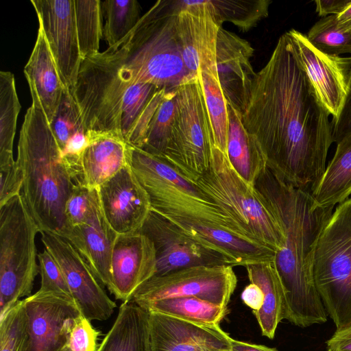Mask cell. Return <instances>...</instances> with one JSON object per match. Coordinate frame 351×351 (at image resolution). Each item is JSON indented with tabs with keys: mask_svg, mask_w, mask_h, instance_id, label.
<instances>
[{
	"mask_svg": "<svg viewBox=\"0 0 351 351\" xmlns=\"http://www.w3.org/2000/svg\"><path fill=\"white\" fill-rule=\"evenodd\" d=\"M329 115L282 34L256 74L241 120L267 166L293 188L311 193L324 173L333 143Z\"/></svg>",
	"mask_w": 351,
	"mask_h": 351,
	"instance_id": "6da1fadb",
	"label": "cell"
},
{
	"mask_svg": "<svg viewBox=\"0 0 351 351\" xmlns=\"http://www.w3.org/2000/svg\"><path fill=\"white\" fill-rule=\"evenodd\" d=\"M156 273V251L145 234H118L111 260V287L117 300L130 301L136 290Z\"/></svg>",
	"mask_w": 351,
	"mask_h": 351,
	"instance_id": "ac0fdd59",
	"label": "cell"
},
{
	"mask_svg": "<svg viewBox=\"0 0 351 351\" xmlns=\"http://www.w3.org/2000/svg\"><path fill=\"white\" fill-rule=\"evenodd\" d=\"M104 217L117 234L138 232L149 213V195L130 164L97 188Z\"/></svg>",
	"mask_w": 351,
	"mask_h": 351,
	"instance_id": "e0dca14e",
	"label": "cell"
},
{
	"mask_svg": "<svg viewBox=\"0 0 351 351\" xmlns=\"http://www.w3.org/2000/svg\"><path fill=\"white\" fill-rule=\"evenodd\" d=\"M23 300L27 334L22 351H63L76 320L82 315L77 304L40 290Z\"/></svg>",
	"mask_w": 351,
	"mask_h": 351,
	"instance_id": "9a60e30c",
	"label": "cell"
},
{
	"mask_svg": "<svg viewBox=\"0 0 351 351\" xmlns=\"http://www.w3.org/2000/svg\"><path fill=\"white\" fill-rule=\"evenodd\" d=\"M14 75L0 72V171L15 165L13 143L21 110Z\"/></svg>",
	"mask_w": 351,
	"mask_h": 351,
	"instance_id": "4dcf8cb0",
	"label": "cell"
},
{
	"mask_svg": "<svg viewBox=\"0 0 351 351\" xmlns=\"http://www.w3.org/2000/svg\"><path fill=\"white\" fill-rule=\"evenodd\" d=\"M326 344L329 351H351V326L343 330H336Z\"/></svg>",
	"mask_w": 351,
	"mask_h": 351,
	"instance_id": "bcb514c9",
	"label": "cell"
},
{
	"mask_svg": "<svg viewBox=\"0 0 351 351\" xmlns=\"http://www.w3.org/2000/svg\"><path fill=\"white\" fill-rule=\"evenodd\" d=\"M317 290L337 330L351 326V198L338 204L316 242Z\"/></svg>",
	"mask_w": 351,
	"mask_h": 351,
	"instance_id": "52a82bcc",
	"label": "cell"
},
{
	"mask_svg": "<svg viewBox=\"0 0 351 351\" xmlns=\"http://www.w3.org/2000/svg\"><path fill=\"white\" fill-rule=\"evenodd\" d=\"M333 143L339 142L351 130V71L343 107L338 117L331 121Z\"/></svg>",
	"mask_w": 351,
	"mask_h": 351,
	"instance_id": "ee69618b",
	"label": "cell"
},
{
	"mask_svg": "<svg viewBox=\"0 0 351 351\" xmlns=\"http://www.w3.org/2000/svg\"><path fill=\"white\" fill-rule=\"evenodd\" d=\"M176 90L167 91L149 124L141 149L161 158L169 142L176 112Z\"/></svg>",
	"mask_w": 351,
	"mask_h": 351,
	"instance_id": "8d00e7d4",
	"label": "cell"
},
{
	"mask_svg": "<svg viewBox=\"0 0 351 351\" xmlns=\"http://www.w3.org/2000/svg\"><path fill=\"white\" fill-rule=\"evenodd\" d=\"M197 81L202 90L215 145L227 155L229 131L228 104L215 75L201 73Z\"/></svg>",
	"mask_w": 351,
	"mask_h": 351,
	"instance_id": "1f68e13d",
	"label": "cell"
},
{
	"mask_svg": "<svg viewBox=\"0 0 351 351\" xmlns=\"http://www.w3.org/2000/svg\"><path fill=\"white\" fill-rule=\"evenodd\" d=\"M351 195V130L337 143L335 153L311 193L314 205L335 207Z\"/></svg>",
	"mask_w": 351,
	"mask_h": 351,
	"instance_id": "83f0119b",
	"label": "cell"
},
{
	"mask_svg": "<svg viewBox=\"0 0 351 351\" xmlns=\"http://www.w3.org/2000/svg\"><path fill=\"white\" fill-rule=\"evenodd\" d=\"M254 49L247 40L222 27L217 41V77L228 104L242 116L250 97L254 72L250 59Z\"/></svg>",
	"mask_w": 351,
	"mask_h": 351,
	"instance_id": "ffe728a7",
	"label": "cell"
},
{
	"mask_svg": "<svg viewBox=\"0 0 351 351\" xmlns=\"http://www.w3.org/2000/svg\"><path fill=\"white\" fill-rule=\"evenodd\" d=\"M117 234L106 223L71 227L65 237L80 253L99 282L111 287V260Z\"/></svg>",
	"mask_w": 351,
	"mask_h": 351,
	"instance_id": "d4e9b609",
	"label": "cell"
},
{
	"mask_svg": "<svg viewBox=\"0 0 351 351\" xmlns=\"http://www.w3.org/2000/svg\"><path fill=\"white\" fill-rule=\"evenodd\" d=\"M40 234L45 248L58 263L82 315L90 322L108 319L116 304L80 253L60 235L47 232H40Z\"/></svg>",
	"mask_w": 351,
	"mask_h": 351,
	"instance_id": "4fadbf2b",
	"label": "cell"
},
{
	"mask_svg": "<svg viewBox=\"0 0 351 351\" xmlns=\"http://www.w3.org/2000/svg\"><path fill=\"white\" fill-rule=\"evenodd\" d=\"M74 2L80 51L84 60L99 53V43L104 34L101 1Z\"/></svg>",
	"mask_w": 351,
	"mask_h": 351,
	"instance_id": "e575fe53",
	"label": "cell"
},
{
	"mask_svg": "<svg viewBox=\"0 0 351 351\" xmlns=\"http://www.w3.org/2000/svg\"><path fill=\"white\" fill-rule=\"evenodd\" d=\"M130 166L149 195L152 210L224 264L241 266L252 259L257 249L254 243L261 244L169 165L130 145Z\"/></svg>",
	"mask_w": 351,
	"mask_h": 351,
	"instance_id": "7a4b0ae2",
	"label": "cell"
},
{
	"mask_svg": "<svg viewBox=\"0 0 351 351\" xmlns=\"http://www.w3.org/2000/svg\"><path fill=\"white\" fill-rule=\"evenodd\" d=\"M138 232L147 235L155 246V276L191 267L224 264L152 209Z\"/></svg>",
	"mask_w": 351,
	"mask_h": 351,
	"instance_id": "d6986e66",
	"label": "cell"
},
{
	"mask_svg": "<svg viewBox=\"0 0 351 351\" xmlns=\"http://www.w3.org/2000/svg\"><path fill=\"white\" fill-rule=\"evenodd\" d=\"M100 332L81 315L75 322L63 351H96Z\"/></svg>",
	"mask_w": 351,
	"mask_h": 351,
	"instance_id": "b9f144b4",
	"label": "cell"
},
{
	"mask_svg": "<svg viewBox=\"0 0 351 351\" xmlns=\"http://www.w3.org/2000/svg\"><path fill=\"white\" fill-rule=\"evenodd\" d=\"M255 186L285 230L284 245L275 257L285 293V319L302 328L326 322V311L314 280L313 256L319 234L335 207L315 206L311 193L287 184L267 166Z\"/></svg>",
	"mask_w": 351,
	"mask_h": 351,
	"instance_id": "3957f363",
	"label": "cell"
},
{
	"mask_svg": "<svg viewBox=\"0 0 351 351\" xmlns=\"http://www.w3.org/2000/svg\"><path fill=\"white\" fill-rule=\"evenodd\" d=\"M245 267L250 282L259 286L264 294L261 308L253 313L262 335L274 339L278 324L285 316V293L275 260Z\"/></svg>",
	"mask_w": 351,
	"mask_h": 351,
	"instance_id": "484cf974",
	"label": "cell"
},
{
	"mask_svg": "<svg viewBox=\"0 0 351 351\" xmlns=\"http://www.w3.org/2000/svg\"><path fill=\"white\" fill-rule=\"evenodd\" d=\"M119 68L108 49L82 61L76 84L71 92L87 132L123 138L121 109L127 87L119 76Z\"/></svg>",
	"mask_w": 351,
	"mask_h": 351,
	"instance_id": "30bf717a",
	"label": "cell"
},
{
	"mask_svg": "<svg viewBox=\"0 0 351 351\" xmlns=\"http://www.w3.org/2000/svg\"><path fill=\"white\" fill-rule=\"evenodd\" d=\"M157 1L117 49L119 76L128 87L149 83L172 91L194 79L184 62L176 34L174 1Z\"/></svg>",
	"mask_w": 351,
	"mask_h": 351,
	"instance_id": "5b68a950",
	"label": "cell"
},
{
	"mask_svg": "<svg viewBox=\"0 0 351 351\" xmlns=\"http://www.w3.org/2000/svg\"><path fill=\"white\" fill-rule=\"evenodd\" d=\"M88 143L81 156L74 184L97 189L130 164V145L122 138L87 132Z\"/></svg>",
	"mask_w": 351,
	"mask_h": 351,
	"instance_id": "7402d4cb",
	"label": "cell"
},
{
	"mask_svg": "<svg viewBox=\"0 0 351 351\" xmlns=\"http://www.w3.org/2000/svg\"><path fill=\"white\" fill-rule=\"evenodd\" d=\"M216 351H231L230 350H216Z\"/></svg>",
	"mask_w": 351,
	"mask_h": 351,
	"instance_id": "f907efd6",
	"label": "cell"
},
{
	"mask_svg": "<svg viewBox=\"0 0 351 351\" xmlns=\"http://www.w3.org/2000/svg\"><path fill=\"white\" fill-rule=\"evenodd\" d=\"M38 261L41 277L39 290L75 302L58 263L45 248L43 252L38 253Z\"/></svg>",
	"mask_w": 351,
	"mask_h": 351,
	"instance_id": "60d3db41",
	"label": "cell"
},
{
	"mask_svg": "<svg viewBox=\"0 0 351 351\" xmlns=\"http://www.w3.org/2000/svg\"><path fill=\"white\" fill-rule=\"evenodd\" d=\"M27 334L24 300L0 317V351H22Z\"/></svg>",
	"mask_w": 351,
	"mask_h": 351,
	"instance_id": "ab89813d",
	"label": "cell"
},
{
	"mask_svg": "<svg viewBox=\"0 0 351 351\" xmlns=\"http://www.w3.org/2000/svg\"><path fill=\"white\" fill-rule=\"evenodd\" d=\"M176 29L185 66L194 79L201 73L217 77L219 28L205 1H174ZM218 78V77H217Z\"/></svg>",
	"mask_w": 351,
	"mask_h": 351,
	"instance_id": "5bb4252c",
	"label": "cell"
},
{
	"mask_svg": "<svg viewBox=\"0 0 351 351\" xmlns=\"http://www.w3.org/2000/svg\"><path fill=\"white\" fill-rule=\"evenodd\" d=\"M214 145L205 100L197 78L176 90L171 137L160 158L191 182L209 169Z\"/></svg>",
	"mask_w": 351,
	"mask_h": 351,
	"instance_id": "9c48e42d",
	"label": "cell"
},
{
	"mask_svg": "<svg viewBox=\"0 0 351 351\" xmlns=\"http://www.w3.org/2000/svg\"><path fill=\"white\" fill-rule=\"evenodd\" d=\"M315 10L319 16L338 15L350 3L351 0H316Z\"/></svg>",
	"mask_w": 351,
	"mask_h": 351,
	"instance_id": "f6af8a7d",
	"label": "cell"
},
{
	"mask_svg": "<svg viewBox=\"0 0 351 351\" xmlns=\"http://www.w3.org/2000/svg\"><path fill=\"white\" fill-rule=\"evenodd\" d=\"M308 40L320 51L335 56L351 54V31L339 27L336 15L321 18L308 30Z\"/></svg>",
	"mask_w": 351,
	"mask_h": 351,
	"instance_id": "74e56055",
	"label": "cell"
},
{
	"mask_svg": "<svg viewBox=\"0 0 351 351\" xmlns=\"http://www.w3.org/2000/svg\"><path fill=\"white\" fill-rule=\"evenodd\" d=\"M283 35L318 100L332 115V120L337 119L347 93L351 57L326 54L315 48L306 35L294 29Z\"/></svg>",
	"mask_w": 351,
	"mask_h": 351,
	"instance_id": "7c38bea8",
	"label": "cell"
},
{
	"mask_svg": "<svg viewBox=\"0 0 351 351\" xmlns=\"http://www.w3.org/2000/svg\"><path fill=\"white\" fill-rule=\"evenodd\" d=\"M140 307L200 326H216L228 313V306L196 297H177L150 302Z\"/></svg>",
	"mask_w": 351,
	"mask_h": 351,
	"instance_id": "f546056e",
	"label": "cell"
},
{
	"mask_svg": "<svg viewBox=\"0 0 351 351\" xmlns=\"http://www.w3.org/2000/svg\"><path fill=\"white\" fill-rule=\"evenodd\" d=\"M150 351L230 350L231 337L219 325L200 326L156 312H149Z\"/></svg>",
	"mask_w": 351,
	"mask_h": 351,
	"instance_id": "44dd1931",
	"label": "cell"
},
{
	"mask_svg": "<svg viewBox=\"0 0 351 351\" xmlns=\"http://www.w3.org/2000/svg\"><path fill=\"white\" fill-rule=\"evenodd\" d=\"M106 23L104 35L108 48L117 49L141 19V7L136 0L101 1Z\"/></svg>",
	"mask_w": 351,
	"mask_h": 351,
	"instance_id": "836d02e7",
	"label": "cell"
},
{
	"mask_svg": "<svg viewBox=\"0 0 351 351\" xmlns=\"http://www.w3.org/2000/svg\"><path fill=\"white\" fill-rule=\"evenodd\" d=\"M49 125L62 151L72 137L81 132H87L79 106L69 88H64L57 112Z\"/></svg>",
	"mask_w": 351,
	"mask_h": 351,
	"instance_id": "f35d334b",
	"label": "cell"
},
{
	"mask_svg": "<svg viewBox=\"0 0 351 351\" xmlns=\"http://www.w3.org/2000/svg\"><path fill=\"white\" fill-rule=\"evenodd\" d=\"M241 300L253 311H256L263 304L264 294L259 286L250 282L241 293Z\"/></svg>",
	"mask_w": 351,
	"mask_h": 351,
	"instance_id": "7dc6e473",
	"label": "cell"
},
{
	"mask_svg": "<svg viewBox=\"0 0 351 351\" xmlns=\"http://www.w3.org/2000/svg\"><path fill=\"white\" fill-rule=\"evenodd\" d=\"M24 74L29 86L32 104L43 111L50 124L65 86L40 25L34 47L24 68Z\"/></svg>",
	"mask_w": 351,
	"mask_h": 351,
	"instance_id": "603a6c76",
	"label": "cell"
},
{
	"mask_svg": "<svg viewBox=\"0 0 351 351\" xmlns=\"http://www.w3.org/2000/svg\"><path fill=\"white\" fill-rule=\"evenodd\" d=\"M191 183L217 203L252 239L276 253L282 249L285 234L278 215L216 145L209 169Z\"/></svg>",
	"mask_w": 351,
	"mask_h": 351,
	"instance_id": "8992f818",
	"label": "cell"
},
{
	"mask_svg": "<svg viewBox=\"0 0 351 351\" xmlns=\"http://www.w3.org/2000/svg\"><path fill=\"white\" fill-rule=\"evenodd\" d=\"M16 162L22 195L41 232L64 238L71 227L65 205L75 184L43 111L32 104L20 131Z\"/></svg>",
	"mask_w": 351,
	"mask_h": 351,
	"instance_id": "277c9868",
	"label": "cell"
},
{
	"mask_svg": "<svg viewBox=\"0 0 351 351\" xmlns=\"http://www.w3.org/2000/svg\"><path fill=\"white\" fill-rule=\"evenodd\" d=\"M0 206L21 193L23 175L16 161L10 168L0 171Z\"/></svg>",
	"mask_w": 351,
	"mask_h": 351,
	"instance_id": "7bdbcfd3",
	"label": "cell"
},
{
	"mask_svg": "<svg viewBox=\"0 0 351 351\" xmlns=\"http://www.w3.org/2000/svg\"><path fill=\"white\" fill-rule=\"evenodd\" d=\"M65 87L76 84L82 61L74 0H31Z\"/></svg>",
	"mask_w": 351,
	"mask_h": 351,
	"instance_id": "2e32d148",
	"label": "cell"
},
{
	"mask_svg": "<svg viewBox=\"0 0 351 351\" xmlns=\"http://www.w3.org/2000/svg\"><path fill=\"white\" fill-rule=\"evenodd\" d=\"M339 27L344 31H351V3L339 14L336 15Z\"/></svg>",
	"mask_w": 351,
	"mask_h": 351,
	"instance_id": "681fc988",
	"label": "cell"
},
{
	"mask_svg": "<svg viewBox=\"0 0 351 351\" xmlns=\"http://www.w3.org/2000/svg\"><path fill=\"white\" fill-rule=\"evenodd\" d=\"M228 158L239 176L255 186L261 170L267 165L266 159L256 138L245 130L241 114L228 104Z\"/></svg>",
	"mask_w": 351,
	"mask_h": 351,
	"instance_id": "f1b7e54d",
	"label": "cell"
},
{
	"mask_svg": "<svg viewBox=\"0 0 351 351\" xmlns=\"http://www.w3.org/2000/svg\"><path fill=\"white\" fill-rule=\"evenodd\" d=\"M237 285V278L231 265L191 267L153 276L136 290L131 300L140 306L167 298L196 297L228 306Z\"/></svg>",
	"mask_w": 351,
	"mask_h": 351,
	"instance_id": "8fae6325",
	"label": "cell"
},
{
	"mask_svg": "<svg viewBox=\"0 0 351 351\" xmlns=\"http://www.w3.org/2000/svg\"><path fill=\"white\" fill-rule=\"evenodd\" d=\"M231 351H278L274 348H269L262 345L250 343L244 341L230 339Z\"/></svg>",
	"mask_w": 351,
	"mask_h": 351,
	"instance_id": "c3c4849f",
	"label": "cell"
},
{
	"mask_svg": "<svg viewBox=\"0 0 351 351\" xmlns=\"http://www.w3.org/2000/svg\"><path fill=\"white\" fill-rule=\"evenodd\" d=\"M40 232L21 193L0 206V317L31 295L39 273L36 237Z\"/></svg>",
	"mask_w": 351,
	"mask_h": 351,
	"instance_id": "ba28073f",
	"label": "cell"
},
{
	"mask_svg": "<svg viewBox=\"0 0 351 351\" xmlns=\"http://www.w3.org/2000/svg\"><path fill=\"white\" fill-rule=\"evenodd\" d=\"M328 351H329V350H328Z\"/></svg>",
	"mask_w": 351,
	"mask_h": 351,
	"instance_id": "816d5d0a",
	"label": "cell"
},
{
	"mask_svg": "<svg viewBox=\"0 0 351 351\" xmlns=\"http://www.w3.org/2000/svg\"><path fill=\"white\" fill-rule=\"evenodd\" d=\"M65 217L70 227L108 223L101 209L97 189L83 185L75 184L73 186L65 205Z\"/></svg>",
	"mask_w": 351,
	"mask_h": 351,
	"instance_id": "d590c367",
	"label": "cell"
},
{
	"mask_svg": "<svg viewBox=\"0 0 351 351\" xmlns=\"http://www.w3.org/2000/svg\"><path fill=\"white\" fill-rule=\"evenodd\" d=\"M167 90L149 83L130 84L123 95L120 128L124 141L141 149L151 121Z\"/></svg>",
	"mask_w": 351,
	"mask_h": 351,
	"instance_id": "cb8c5ba5",
	"label": "cell"
},
{
	"mask_svg": "<svg viewBox=\"0 0 351 351\" xmlns=\"http://www.w3.org/2000/svg\"><path fill=\"white\" fill-rule=\"evenodd\" d=\"M211 15L220 26L230 22L243 32L254 27L269 12V0H207Z\"/></svg>",
	"mask_w": 351,
	"mask_h": 351,
	"instance_id": "d6a6232c",
	"label": "cell"
},
{
	"mask_svg": "<svg viewBox=\"0 0 351 351\" xmlns=\"http://www.w3.org/2000/svg\"><path fill=\"white\" fill-rule=\"evenodd\" d=\"M149 312L132 300L123 302L96 351H150Z\"/></svg>",
	"mask_w": 351,
	"mask_h": 351,
	"instance_id": "4316f807",
	"label": "cell"
}]
</instances>
